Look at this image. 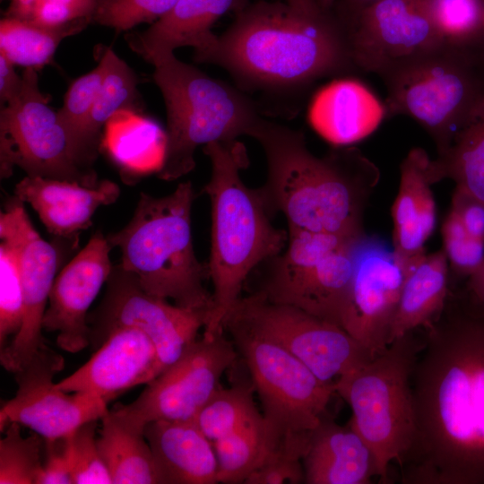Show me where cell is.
<instances>
[{
    "mask_svg": "<svg viewBox=\"0 0 484 484\" xmlns=\"http://www.w3.org/2000/svg\"><path fill=\"white\" fill-rule=\"evenodd\" d=\"M458 301L424 328L404 484H484V313Z\"/></svg>",
    "mask_w": 484,
    "mask_h": 484,
    "instance_id": "cell-1",
    "label": "cell"
},
{
    "mask_svg": "<svg viewBox=\"0 0 484 484\" xmlns=\"http://www.w3.org/2000/svg\"><path fill=\"white\" fill-rule=\"evenodd\" d=\"M178 0H96L91 22L125 31L143 23H153L168 13Z\"/></svg>",
    "mask_w": 484,
    "mask_h": 484,
    "instance_id": "cell-38",
    "label": "cell"
},
{
    "mask_svg": "<svg viewBox=\"0 0 484 484\" xmlns=\"http://www.w3.org/2000/svg\"><path fill=\"white\" fill-rule=\"evenodd\" d=\"M251 137L267 161L266 181L255 191L271 217L282 213L289 230L365 235V208L380 171L359 149L334 146L318 157L302 132L264 118Z\"/></svg>",
    "mask_w": 484,
    "mask_h": 484,
    "instance_id": "cell-3",
    "label": "cell"
},
{
    "mask_svg": "<svg viewBox=\"0 0 484 484\" xmlns=\"http://www.w3.org/2000/svg\"><path fill=\"white\" fill-rule=\"evenodd\" d=\"M337 0H317V3L322 10L331 12L335 5Z\"/></svg>",
    "mask_w": 484,
    "mask_h": 484,
    "instance_id": "cell-51",
    "label": "cell"
},
{
    "mask_svg": "<svg viewBox=\"0 0 484 484\" xmlns=\"http://www.w3.org/2000/svg\"><path fill=\"white\" fill-rule=\"evenodd\" d=\"M284 2L307 14H318L325 12L321 9L317 0H284Z\"/></svg>",
    "mask_w": 484,
    "mask_h": 484,
    "instance_id": "cell-48",
    "label": "cell"
},
{
    "mask_svg": "<svg viewBox=\"0 0 484 484\" xmlns=\"http://www.w3.org/2000/svg\"><path fill=\"white\" fill-rule=\"evenodd\" d=\"M430 160L425 150L413 148L400 166L399 190L392 206L393 250L408 264L425 254V244L436 228Z\"/></svg>",
    "mask_w": 484,
    "mask_h": 484,
    "instance_id": "cell-24",
    "label": "cell"
},
{
    "mask_svg": "<svg viewBox=\"0 0 484 484\" xmlns=\"http://www.w3.org/2000/svg\"><path fill=\"white\" fill-rule=\"evenodd\" d=\"M288 234L284 252L261 264L264 272L256 293L341 326L358 246L366 234L350 237L307 230Z\"/></svg>",
    "mask_w": 484,
    "mask_h": 484,
    "instance_id": "cell-10",
    "label": "cell"
},
{
    "mask_svg": "<svg viewBox=\"0 0 484 484\" xmlns=\"http://www.w3.org/2000/svg\"><path fill=\"white\" fill-rule=\"evenodd\" d=\"M450 270L444 251L424 254L406 273L391 325L389 344L436 321L448 302Z\"/></svg>",
    "mask_w": 484,
    "mask_h": 484,
    "instance_id": "cell-27",
    "label": "cell"
},
{
    "mask_svg": "<svg viewBox=\"0 0 484 484\" xmlns=\"http://www.w3.org/2000/svg\"><path fill=\"white\" fill-rule=\"evenodd\" d=\"M91 22L82 18L50 28L4 16L0 22V53L13 65L39 69L52 60L65 38L81 32Z\"/></svg>",
    "mask_w": 484,
    "mask_h": 484,
    "instance_id": "cell-31",
    "label": "cell"
},
{
    "mask_svg": "<svg viewBox=\"0 0 484 484\" xmlns=\"http://www.w3.org/2000/svg\"><path fill=\"white\" fill-rule=\"evenodd\" d=\"M224 333L203 334L176 362L149 382L134 401L117 404L112 411L142 429L156 420H194L220 387L223 373L238 358L233 341Z\"/></svg>",
    "mask_w": 484,
    "mask_h": 484,
    "instance_id": "cell-14",
    "label": "cell"
},
{
    "mask_svg": "<svg viewBox=\"0 0 484 484\" xmlns=\"http://www.w3.org/2000/svg\"><path fill=\"white\" fill-rule=\"evenodd\" d=\"M14 65L2 53H0V101L1 106L5 105L19 93L22 77L19 76Z\"/></svg>",
    "mask_w": 484,
    "mask_h": 484,
    "instance_id": "cell-45",
    "label": "cell"
},
{
    "mask_svg": "<svg viewBox=\"0 0 484 484\" xmlns=\"http://www.w3.org/2000/svg\"><path fill=\"white\" fill-rule=\"evenodd\" d=\"M433 25L443 42L473 46L480 38L484 0H427Z\"/></svg>",
    "mask_w": 484,
    "mask_h": 484,
    "instance_id": "cell-36",
    "label": "cell"
},
{
    "mask_svg": "<svg viewBox=\"0 0 484 484\" xmlns=\"http://www.w3.org/2000/svg\"><path fill=\"white\" fill-rule=\"evenodd\" d=\"M441 236L450 273L467 279L484 262V241L471 236L451 210L442 223Z\"/></svg>",
    "mask_w": 484,
    "mask_h": 484,
    "instance_id": "cell-40",
    "label": "cell"
},
{
    "mask_svg": "<svg viewBox=\"0 0 484 484\" xmlns=\"http://www.w3.org/2000/svg\"><path fill=\"white\" fill-rule=\"evenodd\" d=\"M378 1L380 0H337L332 12L348 30L357 16L365 8Z\"/></svg>",
    "mask_w": 484,
    "mask_h": 484,
    "instance_id": "cell-47",
    "label": "cell"
},
{
    "mask_svg": "<svg viewBox=\"0 0 484 484\" xmlns=\"http://www.w3.org/2000/svg\"><path fill=\"white\" fill-rule=\"evenodd\" d=\"M411 263L402 261L377 238L366 235L359 244L341 326L374 357L389 345L391 325Z\"/></svg>",
    "mask_w": 484,
    "mask_h": 484,
    "instance_id": "cell-18",
    "label": "cell"
},
{
    "mask_svg": "<svg viewBox=\"0 0 484 484\" xmlns=\"http://www.w3.org/2000/svg\"><path fill=\"white\" fill-rule=\"evenodd\" d=\"M119 194V186L108 179L89 187L65 180L26 176L14 188L15 197L31 205L47 230L64 238H74L91 227L97 209L114 203Z\"/></svg>",
    "mask_w": 484,
    "mask_h": 484,
    "instance_id": "cell-21",
    "label": "cell"
},
{
    "mask_svg": "<svg viewBox=\"0 0 484 484\" xmlns=\"http://www.w3.org/2000/svg\"><path fill=\"white\" fill-rule=\"evenodd\" d=\"M91 359L56 382L66 392L88 393L108 403L127 390L147 385L162 372L151 340L131 326L112 329Z\"/></svg>",
    "mask_w": 484,
    "mask_h": 484,
    "instance_id": "cell-20",
    "label": "cell"
},
{
    "mask_svg": "<svg viewBox=\"0 0 484 484\" xmlns=\"http://www.w3.org/2000/svg\"><path fill=\"white\" fill-rule=\"evenodd\" d=\"M0 350L19 333L23 322L20 255L16 244L0 235Z\"/></svg>",
    "mask_w": 484,
    "mask_h": 484,
    "instance_id": "cell-35",
    "label": "cell"
},
{
    "mask_svg": "<svg viewBox=\"0 0 484 484\" xmlns=\"http://www.w3.org/2000/svg\"><path fill=\"white\" fill-rule=\"evenodd\" d=\"M194 61L221 66L250 89L290 91L353 68L348 33L335 14H307L285 2L261 0Z\"/></svg>",
    "mask_w": 484,
    "mask_h": 484,
    "instance_id": "cell-2",
    "label": "cell"
},
{
    "mask_svg": "<svg viewBox=\"0 0 484 484\" xmlns=\"http://www.w3.org/2000/svg\"><path fill=\"white\" fill-rule=\"evenodd\" d=\"M4 430L0 439V484H36L43 464L44 438L35 432L23 436L21 425L15 422Z\"/></svg>",
    "mask_w": 484,
    "mask_h": 484,
    "instance_id": "cell-34",
    "label": "cell"
},
{
    "mask_svg": "<svg viewBox=\"0 0 484 484\" xmlns=\"http://www.w3.org/2000/svg\"><path fill=\"white\" fill-rule=\"evenodd\" d=\"M382 78L386 117L416 120L432 137L437 155L484 105V61L474 46L444 42Z\"/></svg>",
    "mask_w": 484,
    "mask_h": 484,
    "instance_id": "cell-7",
    "label": "cell"
},
{
    "mask_svg": "<svg viewBox=\"0 0 484 484\" xmlns=\"http://www.w3.org/2000/svg\"><path fill=\"white\" fill-rule=\"evenodd\" d=\"M223 330L249 370L276 454L302 459L336 393L334 384L322 381L280 344L236 321L225 319Z\"/></svg>",
    "mask_w": 484,
    "mask_h": 484,
    "instance_id": "cell-9",
    "label": "cell"
},
{
    "mask_svg": "<svg viewBox=\"0 0 484 484\" xmlns=\"http://www.w3.org/2000/svg\"><path fill=\"white\" fill-rule=\"evenodd\" d=\"M253 391L245 385L219 387L193 421L212 443L230 435L263 417L256 409Z\"/></svg>",
    "mask_w": 484,
    "mask_h": 484,
    "instance_id": "cell-33",
    "label": "cell"
},
{
    "mask_svg": "<svg viewBox=\"0 0 484 484\" xmlns=\"http://www.w3.org/2000/svg\"><path fill=\"white\" fill-rule=\"evenodd\" d=\"M19 93L0 112V176L9 177L15 166L26 176L99 185L92 163L64 126L57 111L41 92L37 70L22 72Z\"/></svg>",
    "mask_w": 484,
    "mask_h": 484,
    "instance_id": "cell-11",
    "label": "cell"
},
{
    "mask_svg": "<svg viewBox=\"0 0 484 484\" xmlns=\"http://www.w3.org/2000/svg\"><path fill=\"white\" fill-rule=\"evenodd\" d=\"M466 230L474 238L484 241V201L469 192L455 187L451 207Z\"/></svg>",
    "mask_w": 484,
    "mask_h": 484,
    "instance_id": "cell-43",
    "label": "cell"
},
{
    "mask_svg": "<svg viewBox=\"0 0 484 484\" xmlns=\"http://www.w3.org/2000/svg\"><path fill=\"white\" fill-rule=\"evenodd\" d=\"M347 32L353 67L381 77L444 43L427 0H380L365 8Z\"/></svg>",
    "mask_w": 484,
    "mask_h": 484,
    "instance_id": "cell-17",
    "label": "cell"
},
{
    "mask_svg": "<svg viewBox=\"0 0 484 484\" xmlns=\"http://www.w3.org/2000/svg\"><path fill=\"white\" fill-rule=\"evenodd\" d=\"M64 366L63 357L50 349L14 374L17 391L0 410L1 431L15 422L45 440L63 438L109 411L99 396L57 387L53 378Z\"/></svg>",
    "mask_w": 484,
    "mask_h": 484,
    "instance_id": "cell-16",
    "label": "cell"
},
{
    "mask_svg": "<svg viewBox=\"0 0 484 484\" xmlns=\"http://www.w3.org/2000/svg\"><path fill=\"white\" fill-rule=\"evenodd\" d=\"M212 167L203 186L211 202L212 232L209 277L213 285L212 307L203 334L224 332L223 320L241 297L249 273L281 254L289 234L275 228L255 189L247 187L240 171L247 168L246 149L237 140L203 146Z\"/></svg>",
    "mask_w": 484,
    "mask_h": 484,
    "instance_id": "cell-4",
    "label": "cell"
},
{
    "mask_svg": "<svg viewBox=\"0 0 484 484\" xmlns=\"http://www.w3.org/2000/svg\"><path fill=\"white\" fill-rule=\"evenodd\" d=\"M432 184L449 178L455 187L484 201V105L457 133L449 147L430 160Z\"/></svg>",
    "mask_w": 484,
    "mask_h": 484,
    "instance_id": "cell-29",
    "label": "cell"
},
{
    "mask_svg": "<svg viewBox=\"0 0 484 484\" xmlns=\"http://www.w3.org/2000/svg\"><path fill=\"white\" fill-rule=\"evenodd\" d=\"M227 318L277 342L326 383L334 384L374 358L341 326L256 292L240 297Z\"/></svg>",
    "mask_w": 484,
    "mask_h": 484,
    "instance_id": "cell-12",
    "label": "cell"
},
{
    "mask_svg": "<svg viewBox=\"0 0 484 484\" xmlns=\"http://www.w3.org/2000/svg\"><path fill=\"white\" fill-rule=\"evenodd\" d=\"M99 421L97 443L112 484H164L144 429L112 410Z\"/></svg>",
    "mask_w": 484,
    "mask_h": 484,
    "instance_id": "cell-28",
    "label": "cell"
},
{
    "mask_svg": "<svg viewBox=\"0 0 484 484\" xmlns=\"http://www.w3.org/2000/svg\"><path fill=\"white\" fill-rule=\"evenodd\" d=\"M111 249L107 237L96 231L55 278L43 330L56 333L65 351L77 353L91 344L88 311L112 272Z\"/></svg>",
    "mask_w": 484,
    "mask_h": 484,
    "instance_id": "cell-19",
    "label": "cell"
},
{
    "mask_svg": "<svg viewBox=\"0 0 484 484\" xmlns=\"http://www.w3.org/2000/svg\"><path fill=\"white\" fill-rule=\"evenodd\" d=\"M70 5L82 13L91 21L96 0H48Z\"/></svg>",
    "mask_w": 484,
    "mask_h": 484,
    "instance_id": "cell-49",
    "label": "cell"
},
{
    "mask_svg": "<svg viewBox=\"0 0 484 484\" xmlns=\"http://www.w3.org/2000/svg\"><path fill=\"white\" fill-rule=\"evenodd\" d=\"M195 191L190 181L171 194L155 197L142 192L130 221L107 239L121 251V266L146 292L178 307L207 310L212 293L204 285L208 264L201 263L193 244L191 212Z\"/></svg>",
    "mask_w": 484,
    "mask_h": 484,
    "instance_id": "cell-5",
    "label": "cell"
},
{
    "mask_svg": "<svg viewBox=\"0 0 484 484\" xmlns=\"http://www.w3.org/2000/svg\"><path fill=\"white\" fill-rule=\"evenodd\" d=\"M144 435L164 484L219 483L213 444L193 420L152 421Z\"/></svg>",
    "mask_w": 484,
    "mask_h": 484,
    "instance_id": "cell-26",
    "label": "cell"
},
{
    "mask_svg": "<svg viewBox=\"0 0 484 484\" xmlns=\"http://www.w3.org/2000/svg\"><path fill=\"white\" fill-rule=\"evenodd\" d=\"M420 346L410 332L334 382L335 393L351 409L350 425L374 455L381 483H388L391 463L403 465L412 445L411 374Z\"/></svg>",
    "mask_w": 484,
    "mask_h": 484,
    "instance_id": "cell-8",
    "label": "cell"
},
{
    "mask_svg": "<svg viewBox=\"0 0 484 484\" xmlns=\"http://www.w3.org/2000/svg\"><path fill=\"white\" fill-rule=\"evenodd\" d=\"M212 444L218 482L224 484L244 483L251 472L276 454L264 417Z\"/></svg>",
    "mask_w": 484,
    "mask_h": 484,
    "instance_id": "cell-32",
    "label": "cell"
},
{
    "mask_svg": "<svg viewBox=\"0 0 484 484\" xmlns=\"http://www.w3.org/2000/svg\"><path fill=\"white\" fill-rule=\"evenodd\" d=\"M385 117V103L362 82L351 78L324 85L308 108L312 128L333 146H350L367 138Z\"/></svg>",
    "mask_w": 484,
    "mask_h": 484,
    "instance_id": "cell-22",
    "label": "cell"
},
{
    "mask_svg": "<svg viewBox=\"0 0 484 484\" xmlns=\"http://www.w3.org/2000/svg\"><path fill=\"white\" fill-rule=\"evenodd\" d=\"M305 482L302 459L290 454H272L256 468L245 484H299Z\"/></svg>",
    "mask_w": 484,
    "mask_h": 484,
    "instance_id": "cell-41",
    "label": "cell"
},
{
    "mask_svg": "<svg viewBox=\"0 0 484 484\" xmlns=\"http://www.w3.org/2000/svg\"><path fill=\"white\" fill-rule=\"evenodd\" d=\"M99 420L90 421L68 436L73 484H112L97 443Z\"/></svg>",
    "mask_w": 484,
    "mask_h": 484,
    "instance_id": "cell-39",
    "label": "cell"
},
{
    "mask_svg": "<svg viewBox=\"0 0 484 484\" xmlns=\"http://www.w3.org/2000/svg\"><path fill=\"white\" fill-rule=\"evenodd\" d=\"M307 484H369L376 477L374 455L350 425L325 416L309 437L302 456Z\"/></svg>",
    "mask_w": 484,
    "mask_h": 484,
    "instance_id": "cell-25",
    "label": "cell"
},
{
    "mask_svg": "<svg viewBox=\"0 0 484 484\" xmlns=\"http://www.w3.org/2000/svg\"><path fill=\"white\" fill-rule=\"evenodd\" d=\"M105 64L100 58L91 72L78 77L69 86L62 108L57 111L64 126L83 154L95 162L97 156L87 147L84 132L90 115L102 85Z\"/></svg>",
    "mask_w": 484,
    "mask_h": 484,
    "instance_id": "cell-37",
    "label": "cell"
},
{
    "mask_svg": "<svg viewBox=\"0 0 484 484\" xmlns=\"http://www.w3.org/2000/svg\"><path fill=\"white\" fill-rule=\"evenodd\" d=\"M106 284L102 300L88 315L91 343L99 346L114 328L135 327L153 342L162 371L199 339L209 321L207 310L184 308L146 292L120 264L113 265Z\"/></svg>",
    "mask_w": 484,
    "mask_h": 484,
    "instance_id": "cell-13",
    "label": "cell"
},
{
    "mask_svg": "<svg viewBox=\"0 0 484 484\" xmlns=\"http://www.w3.org/2000/svg\"><path fill=\"white\" fill-rule=\"evenodd\" d=\"M473 46L478 50L479 54L480 55V56L482 57L484 61V18H483L482 30H481L480 38Z\"/></svg>",
    "mask_w": 484,
    "mask_h": 484,
    "instance_id": "cell-50",
    "label": "cell"
},
{
    "mask_svg": "<svg viewBox=\"0 0 484 484\" xmlns=\"http://www.w3.org/2000/svg\"><path fill=\"white\" fill-rule=\"evenodd\" d=\"M44 441L43 464L36 484H73L68 436Z\"/></svg>",
    "mask_w": 484,
    "mask_h": 484,
    "instance_id": "cell-42",
    "label": "cell"
},
{
    "mask_svg": "<svg viewBox=\"0 0 484 484\" xmlns=\"http://www.w3.org/2000/svg\"><path fill=\"white\" fill-rule=\"evenodd\" d=\"M100 58L105 64L104 78L84 132L85 143L97 157L104 125L119 112L136 109L140 98L134 70L112 48H103Z\"/></svg>",
    "mask_w": 484,
    "mask_h": 484,
    "instance_id": "cell-30",
    "label": "cell"
},
{
    "mask_svg": "<svg viewBox=\"0 0 484 484\" xmlns=\"http://www.w3.org/2000/svg\"><path fill=\"white\" fill-rule=\"evenodd\" d=\"M0 235L18 246L23 294V322L13 341L0 350L2 367L12 374L26 367L51 348L43 336V318L58 266L56 247L31 223L23 202L9 200L0 214Z\"/></svg>",
    "mask_w": 484,
    "mask_h": 484,
    "instance_id": "cell-15",
    "label": "cell"
},
{
    "mask_svg": "<svg viewBox=\"0 0 484 484\" xmlns=\"http://www.w3.org/2000/svg\"><path fill=\"white\" fill-rule=\"evenodd\" d=\"M87 18L74 7L48 0H36L28 17L23 20L37 25L56 28Z\"/></svg>",
    "mask_w": 484,
    "mask_h": 484,
    "instance_id": "cell-44",
    "label": "cell"
},
{
    "mask_svg": "<svg viewBox=\"0 0 484 484\" xmlns=\"http://www.w3.org/2000/svg\"><path fill=\"white\" fill-rule=\"evenodd\" d=\"M246 0H178L172 9L142 32H129V48L145 61L174 53L180 47L194 48V55L208 48L217 36L212 25L229 11L239 12Z\"/></svg>",
    "mask_w": 484,
    "mask_h": 484,
    "instance_id": "cell-23",
    "label": "cell"
},
{
    "mask_svg": "<svg viewBox=\"0 0 484 484\" xmlns=\"http://www.w3.org/2000/svg\"><path fill=\"white\" fill-rule=\"evenodd\" d=\"M462 299L471 307L484 313V262L466 279Z\"/></svg>",
    "mask_w": 484,
    "mask_h": 484,
    "instance_id": "cell-46",
    "label": "cell"
},
{
    "mask_svg": "<svg viewBox=\"0 0 484 484\" xmlns=\"http://www.w3.org/2000/svg\"><path fill=\"white\" fill-rule=\"evenodd\" d=\"M153 80L167 111L165 152L158 177L176 180L194 169L197 147L251 136L263 117L240 90L177 59L156 55Z\"/></svg>",
    "mask_w": 484,
    "mask_h": 484,
    "instance_id": "cell-6",
    "label": "cell"
}]
</instances>
